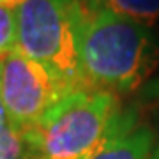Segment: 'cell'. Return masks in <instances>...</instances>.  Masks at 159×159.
Segmentation results:
<instances>
[{
	"instance_id": "30bf717a",
	"label": "cell",
	"mask_w": 159,
	"mask_h": 159,
	"mask_svg": "<svg viewBox=\"0 0 159 159\" xmlns=\"http://www.w3.org/2000/svg\"><path fill=\"white\" fill-rule=\"evenodd\" d=\"M0 2H7V4H20V2H21V0H0Z\"/></svg>"
},
{
	"instance_id": "277c9868",
	"label": "cell",
	"mask_w": 159,
	"mask_h": 159,
	"mask_svg": "<svg viewBox=\"0 0 159 159\" xmlns=\"http://www.w3.org/2000/svg\"><path fill=\"white\" fill-rule=\"evenodd\" d=\"M69 92L44 66L18 48L0 57V101L18 131L35 125Z\"/></svg>"
},
{
	"instance_id": "52a82bcc",
	"label": "cell",
	"mask_w": 159,
	"mask_h": 159,
	"mask_svg": "<svg viewBox=\"0 0 159 159\" xmlns=\"http://www.w3.org/2000/svg\"><path fill=\"white\" fill-rule=\"evenodd\" d=\"M16 4L0 2V57L14 50L18 44Z\"/></svg>"
},
{
	"instance_id": "5b68a950",
	"label": "cell",
	"mask_w": 159,
	"mask_h": 159,
	"mask_svg": "<svg viewBox=\"0 0 159 159\" xmlns=\"http://www.w3.org/2000/svg\"><path fill=\"white\" fill-rule=\"evenodd\" d=\"M125 115H117L104 142L89 159H148L154 134L148 127H133Z\"/></svg>"
},
{
	"instance_id": "8992f818",
	"label": "cell",
	"mask_w": 159,
	"mask_h": 159,
	"mask_svg": "<svg viewBox=\"0 0 159 159\" xmlns=\"http://www.w3.org/2000/svg\"><path fill=\"white\" fill-rule=\"evenodd\" d=\"M94 2L147 29L159 20V0H94Z\"/></svg>"
},
{
	"instance_id": "7a4b0ae2",
	"label": "cell",
	"mask_w": 159,
	"mask_h": 159,
	"mask_svg": "<svg viewBox=\"0 0 159 159\" xmlns=\"http://www.w3.org/2000/svg\"><path fill=\"white\" fill-rule=\"evenodd\" d=\"M115 94L96 89L69 92L23 131L27 159H89L119 115Z\"/></svg>"
},
{
	"instance_id": "6da1fadb",
	"label": "cell",
	"mask_w": 159,
	"mask_h": 159,
	"mask_svg": "<svg viewBox=\"0 0 159 159\" xmlns=\"http://www.w3.org/2000/svg\"><path fill=\"white\" fill-rule=\"evenodd\" d=\"M147 27L87 0L80 29V67L85 89L129 92L156 64Z\"/></svg>"
},
{
	"instance_id": "8fae6325",
	"label": "cell",
	"mask_w": 159,
	"mask_h": 159,
	"mask_svg": "<svg viewBox=\"0 0 159 159\" xmlns=\"http://www.w3.org/2000/svg\"><path fill=\"white\" fill-rule=\"evenodd\" d=\"M150 159H159V150H157V152H156V154H154V156H152V157H150Z\"/></svg>"
},
{
	"instance_id": "ba28073f",
	"label": "cell",
	"mask_w": 159,
	"mask_h": 159,
	"mask_svg": "<svg viewBox=\"0 0 159 159\" xmlns=\"http://www.w3.org/2000/svg\"><path fill=\"white\" fill-rule=\"evenodd\" d=\"M27 157V143L21 131L7 124L0 129V159H23Z\"/></svg>"
},
{
	"instance_id": "9c48e42d",
	"label": "cell",
	"mask_w": 159,
	"mask_h": 159,
	"mask_svg": "<svg viewBox=\"0 0 159 159\" xmlns=\"http://www.w3.org/2000/svg\"><path fill=\"white\" fill-rule=\"evenodd\" d=\"M7 124H9V120H7V115H6V110H4V104H2V101H0V129H2V127H6Z\"/></svg>"
},
{
	"instance_id": "3957f363",
	"label": "cell",
	"mask_w": 159,
	"mask_h": 159,
	"mask_svg": "<svg viewBox=\"0 0 159 159\" xmlns=\"http://www.w3.org/2000/svg\"><path fill=\"white\" fill-rule=\"evenodd\" d=\"M87 0H21L16 7L18 44L67 90L85 89L80 67V29Z\"/></svg>"
}]
</instances>
